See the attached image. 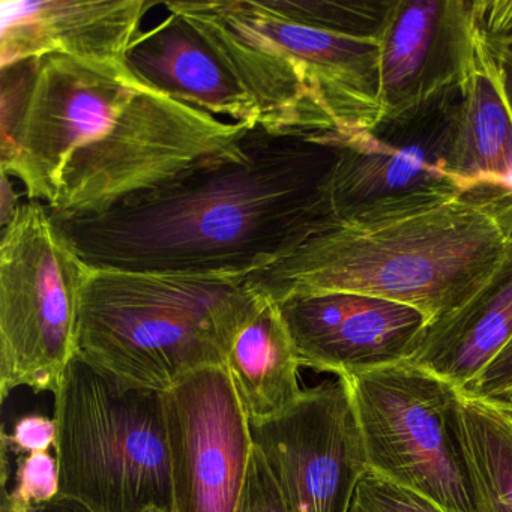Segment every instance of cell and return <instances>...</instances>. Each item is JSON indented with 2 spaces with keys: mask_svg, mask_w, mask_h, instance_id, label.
Returning <instances> with one entry per match:
<instances>
[{
  "mask_svg": "<svg viewBox=\"0 0 512 512\" xmlns=\"http://www.w3.org/2000/svg\"><path fill=\"white\" fill-rule=\"evenodd\" d=\"M155 7L149 0L2 2V68L49 55L125 62Z\"/></svg>",
  "mask_w": 512,
  "mask_h": 512,
  "instance_id": "15",
  "label": "cell"
},
{
  "mask_svg": "<svg viewBox=\"0 0 512 512\" xmlns=\"http://www.w3.org/2000/svg\"><path fill=\"white\" fill-rule=\"evenodd\" d=\"M508 407H512V406H508Z\"/></svg>",
  "mask_w": 512,
  "mask_h": 512,
  "instance_id": "32",
  "label": "cell"
},
{
  "mask_svg": "<svg viewBox=\"0 0 512 512\" xmlns=\"http://www.w3.org/2000/svg\"><path fill=\"white\" fill-rule=\"evenodd\" d=\"M256 128L143 88L68 163L53 218L97 215L206 164L232 157Z\"/></svg>",
  "mask_w": 512,
  "mask_h": 512,
  "instance_id": "7",
  "label": "cell"
},
{
  "mask_svg": "<svg viewBox=\"0 0 512 512\" xmlns=\"http://www.w3.org/2000/svg\"><path fill=\"white\" fill-rule=\"evenodd\" d=\"M448 166L457 178L470 185L509 184L512 176V113L481 19L475 53L458 88Z\"/></svg>",
  "mask_w": 512,
  "mask_h": 512,
  "instance_id": "17",
  "label": "cell"
},
{
  "mask_svg": "<svg viewBox=\"0 0 512 512\" xmlns=\"http://www.w3.org/2000/svg\"><path fill=\"white\" fill-rule=\"evenodd\" d=\"M190 20L245 91L269 133L326 136L382 122L379 40L299 22L274 0L166 2Z\"/></svg>",
  "mask_w": 512,
  "mask_h": 512,
  "instance_id": "3",
  "label": "cell"
},
{
  "mask_svg": "<svg viewBox=\"0 0 512 512\" xmlns=\"http://www.w3.org/2000/svg\"><path fill=\"white\" fill-rule=\"evenodd\" d=\"M61 496L56 455L34 452L17 458L16 488L5 491L2 512H29Z\"/></svg>",
  "mask_w": 512,
  "mask_h": 512,
  "instance_id": "22",
  "label": "cell"
},
{
  "mask_svg": "<svg viewBox=\"0 0 512 512\" xmlns=\"http://www.w3.org/2000/svg\"><path fill=\"white\" fill-rule=\"evenodd\" d=\"M164 401L175 512H235L254 443L226 368L184 377Z\"/></svg>",
  "mask_w": 512,
  "mask_h": 512,
  "instance_id": "12",
  "label": "cell"
},
{
  "mask_svg": "<svg viewBox=\"0 0 512 512\" xmlns=\"http://www.w3.org/2000/svg\"><path fill=\"white\" fill-rule=\"evenodd\" d=\"M125 64L142 85L214 116L262 127V115L238 77L202 32L181 14L142 32Z\"/></svg>",
  "mask_w": 512,
  "mask_h": 512,
  "instance_id": "16",
  "label": "cell"
},
{
  "mask_svg": "<svg viewBox=\"0 0 512 512\" xmlns=\"http://www.w3.org/2000/svg\"><path fill=\"white\" fill-rule=\"evenodd\" d=\"M478 31L479 2H392L377 35L380 124L416 115L460 88Z\"/></svg>",
  "mask_w": 512,
  "mask_h": 512,
  "instance_id": "13",
  "label": "cell"
},
{
  "mask_svg": "<svg viewBox=\"0 0 512 512\" xmlns=\"http://www.w3.org/2000/svg\"><path fill=\"white\" fill-rule=\"evenodd\" d=\"M55 421L61 496L92 512H175L163 392L125 388L76 356Z\"/></svg>",
  "mask_w": 512,
  "mask_h": 512,
  "instance_id": "5",
  "label": "cell"
},
{
  "mask_svg": "<svg viewBox=\"0 0 512 512\" xmlns=\"http://www.w3.org/2000/svg\"><path fill=\"white\" fill-rule=\"evenodd\" d=\"M20 203L17 202L13 185L10 184V176L2 173V229L10 223L13 215L16 214Z\"/></svg>",
  "mask_w": 512,
  "mask_h": 512,
  "instance_id": "28",
  "label": "cell"
},
{
  "mask_svg": "<svg viewBox=\"0 0 512 512\" xmlns=\"http://www.w3.org/2000/svg\"><path fill=\"white\" fill-rule=\"evenodd\" d=\"M461 391L503 406H512V341L472 385Z\"/></svg>",
  "mask_w": 512,
  "mask_h": 512,
  "instance_id": "26",
  "label": "cell"
},
{
  "mask_svg": "<svg viewBox=\"0 0 512 512\" xmlns=\"http://www.w3.org/2000/svg\"><path fill=\"white\" fill-rule=\"evenodd\" d=\"M58 425L55 418L44 415H26L14 425L13 433H4L2 445L14 454L28 455L34 452H49L55 448Z\"/></svg>",
  "mask_w": 512,
  "mask_h": 512,
  "instance_id": "25",
  "label": "cell"
},
{
  "mask_svg": "<svg viewBox=\"0 0 512 512\" xmlns=\"http://www.w3.org/2000/svg\"><path fill=\"white\" fill-rule=\"evenodd\" d=\"M145 512H166L163 509L157 508V506H151V508L146 509Z\"/></svg>",
  "mask_w": 512,
  "mask_h": 512,
  "instance_id": "30",
  "label": "cell"
},
{
  "mask_svg": "<svg viewBox=\"0 0 512 512\" xmlns=\"http://www.w3.org/2000/svg\"><path fill=\"white\" fill-rule=\"evenodd\" d=\"M457 98L454 89L409 118L371 131L331 134L340 149L329 181L335 223L376 224L409 217L473 187L448 166Z\"/></svg>",
  "mask_w": 512,
  "mask_h": 512,
  "instance_id": "10",
  "label": "cell"
},
{
  "mask_svg": "<svg viewBox=\"0 0 512 512\" xmlns=\"http://www.w3.org/2000/svg\"><path fill=\"white\" fill-rule=\"evenodd\" d=\"M347 512H448L418 491L368 469L359 478Z\"/></svg>",
  "mask_w": 512,
  "mask_h": 512,
  "instance_id": "23",
  "label": "cell"
},
{
  "mask_svg": "<svg viewBox=\"0 0 512 512\" xmlns=\"http://www.w3.org/2000/svg\"><path fill=\"white\" fill-rule=\"evenodd\" d=\"M287 16L355 37H377L392 2H335V0H274Z\"/></svg>",
  "mask_w": 512,
  "mask_h": 512,
  "instance_id": "21",
  "label": "cell"
},
{
  "mask_svg": "<svg viewBox=\"0 0 512 512\" xmlns=\"http://www.w3.org/2000/svg\"><path fill=\"white\" fill-rule=\"evenodd\" d=\"M235 512H289L280 487L256 445L251 451L247 476Z\"/></svg>",
  "mask_w": 512,
  "mask_h": 512,
  "instance_id": "24",
  "label": "cell"
},
{
  "mask_svg": "<svg viewBox=\"0 0 512 512\" xmlns=\"http://www.w3.org/2000/svg\"><path fill=\"white\" fill-rule=\"evenodd\" d=\"M484 31L499 64L506 103L512 113V32H490L485 28Z\"/></svg>",
  "mask_w": 512,
  "mask_h": 512,
  "instance_id": "27",
  "label": "cell"
},
{
  "mask_svg": "<svg viewBox=\"0 0 512 512\" xmlns=\"http://www.w3.org/2000/svg\"><path fill=\"white\" fill-rule=\"evenodd\" d=\"M512 251V185L479 182L427 211L376 224L331 223L247 278L275 302L352 292L421 311L428 326L463 308Z\"/></svg>",
  "mask_w": 512,
  "mask_h": 512,
  "instance_id": "2",
  "label": "cell"
},
{
  "mask_svg": "<svg viewBox=\"0 0 512 512\" xmlns=\"http://www.w3.org/2000/svg\"><path fill=\"white\" fill-rule=\"evenodd\" d=\"M91 268L44 203H20L0 242V397L58 392L77 356L80 295Z\"/></svg>",
  "mask_w": 512,
  "mask_h": 512,
  "instance_id": "8",
  "label": "cell"
},
{
  "mask_svg": "<svg viewBox=\"0 0 512 512\" xmlns=\"http://www.w3.org/2000/svg\"><path fill=\"white\" fill-rule=\"evenodd\" d=\"M511 341L512 251L463 308L425 328L409 362L466 389Z\"/></svg>",
  "mask_w": 512,
  "mask_h": 512,
  "instance_id": "18",
  "label": "cell"
},
{
  "mask_svg": "<svg viewBox=\"0 0 512 512\" xmlns=\"http://www.w3.org/2000/svg\"><path fill=\"white\" fill-rule=\"evenodd\" d=\"M368 469L448 512H478L455 431L458 391L409 361L343 377Z\"/></svg>",
  "mask_w": 512,
  "mask_h": 512,
  "instance_id": "9",
  "label": "cell"
},
{
  "mask_svg": "<svg viewBox=\"0 0 512 512\" xmlns=\"http://www.w3.org/2000/svg\"><path fill=\"white\" fill-rule=\"evenodd\" d=\"M247 280L92 269L77 356L125 388L167 392L227 353L259 302Z\"/></svg>",
  "mask_w": 512,
  "mask_h": 512,
  "instance_id": "4",
  "label": "cell"
},
{
  "mask_svg": "<svg viewBox=\"0 0 512 512\" xmlns=\"http://www.w3.org/2000/svg\"><path fill=\"white\" fill-rule=\"evenodd\" d=\"M29 512H92L91 509L86 508L83 503L77 500L70 499V497L59 496L52 502L46 505L37 506L32 508Z\"/></svg>",
  "mask_w": 512,
  "mask_h": 512,
  "instance_id": "29",
  "label": "cell"
},
{
  "mask_svg": "<svg viewBox=\"0 0 512 512\" xmlns=\"http://www.w3.org/2000/svg\"><path fill=\"white\" fill-rule=\"evenodd\" d=\"M454 418L478 512H512V410L460 389Z\"/></svg>",
  "mask_w": 512,
  "mask_h": 512,
  "instance_id": "20",
  "label": "cell"
},
{
  "mask_svg": "<svg viewBox=\"0 0 512 512\" xmlns=\"http://www.w3.org/2000/svg\"><path fill=\"white\" fill-rule=\"evenodd\" d=\"M143 88L125 62L49 55L2 68L0 170L52 206L71 158Z\"/></svg>",
  "mask_w": 512,
  "mask_h": 512,
  "instance_id": "6",
  "label": "cell"
},
{
  "mask_svg": "<svg viewBox=\"0 0 512 512\" xmlns=\"http://www.w3.org/2000/svg\"><path fill=\"white\" fill-rule=\"evenodd\" d=\"M289 512H347L367 454L343 377L304 389L280 416L250 422Z\"/></svg>",
  "mask_w": 512,
  "mask_h": 512,
  "instance_id": "11",
  "label": "cell"
},
{
  "mask_svg": "<svg viewBox=\"0 0 512 512\" xmlns=\"http://www.w3.org/2000/svg\"><path fill=\"white\" fill-rule=\"evenodd\" d=\"M509 409H511V410H512V407H509Z\"/></svg>",
  "mask_w": 512,
  "mask_h": 512,
  "instance_id": "31",
  "label": "cell"
},
{
  "mask_svg": "<svg viewBox=\"0 0 512 512\" xmlns=\"http://www.w3.org/2000/svg\"><path fill=\"white\" fill-rule=\"evenodd\" d=\"M278 304L301 367L335 377L409 361L428 326L416 308L361 293H317Z\"/></svg>",
  "mask_w": 512,
  "mask_h": 512,
  "instance_id": "14",
  "label": "cell"
},
{
  "mask_svg": "<svg viewBox=\"0 0 512 512\" xmlns=\"http://www.w3.org/2000/svg\"><path fill=\"white\" fill-rule=\"evenodd\" d=\"M299 367L280 304L260 295L226 358L227 373L248 421L280 416L301 397Z\"/></svg>",
  "mask_w": 512,
  "mask_h": 512,
  "instance_id": "19",
  "label": "cell"
},
{
  "mask_svg": "<svg viewBox=\"0 0 512 512\" xmlns=\"http://www.w3.org/2000/svg\"><path fill=\"white\" fill-rule=\"evenodd\" d=\"M331 134L251 131L232 157L109 211L53 218L92 269L247 280L331 223Z\"/></svg>",
  "mask_w": 512,
  "mask_h": 512,
  "instance_id": "1",
  "label": "cell"
}]
</instances>
